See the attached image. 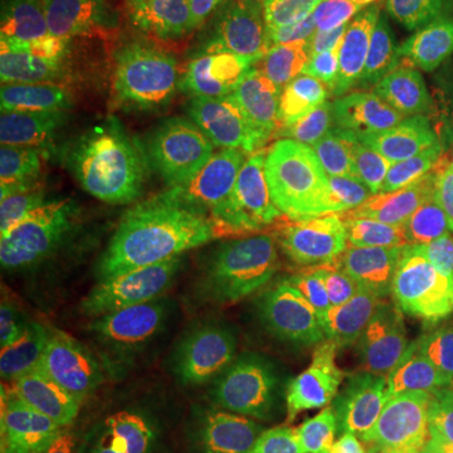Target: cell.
<instances>
[{
  "instance_id": "obj_1",
  "label": "cell",
  "mask_w": 453,
  "mask_h": 453,
  "mask_svg": "<svg viewBox=\"0 0 453 453\" xmlns=\"http://www.w3.org/2000/svg\"><path fill=\"white\" fill-rule=\"evenodd\" d=\"M292 330L285 290L225 232L154 277L134 310V333L164 378L217 408L275 398Z\"/></svg>"
},
{
  "instance_id": "obj_2",
  "label": "cell",
  "mask_w": 453,
  "mask_h": 453,
  "mask_svg": "<svg viewBox=\"0 0 453 453\" xmlns=\"http://www.w3.org/2000/svg\"><path fill=\"white\" fill-rule=\"evenodd\" d=\"M356 172L345 111L275 83L255 86L229 111L226 184L247 214L303 222L330 214Z\"/></svg>"
},
{
  "instance_id": "obj_3",
  "label": "cell",
  "mask_w": 453,
  "mask_h": 453,
  "mask_svg": "<svg viewBox=\"0 0 453 453\" xmlns=\"http://www.w3.org/2000/svg\"><path fill=\"white\" fill-rule=\"evenodd\" d=\"M295 330L340 372L365 371L428 308V290L383 237L338 234L320 244L285 290Z\"/></svg>"
},
{
  "instance_id": "obj_4",
  "label": "cell",
  "mask_w": 453,
  "mask_h": 453,
  "mask_svg": "<svg viewBox=\"0 0 453 453\" xmlns=\"http://www.w3.org/2000/svg\"><path fill=\"white\" fill-rule=\"evenodd\" d=\"M101 71L142 79L226 56L234 35L210 0H83Z\"/></svg>"
},
{
  "instance_id": "obj_5",
  "label": "cell",
  "mask_w": 453,
  "mask_h": 453,
  "mask_svg": "<svg viewBox=\"0 0 453 453\" xmlns=\"http://www.w3.org/2000/svg\"><path fill=\"white\" fill-rule=\"evenodd\" d=\"M237 453H428L421 436L363 403L342 380L270 408Z\"/></svg>"
},
{
  "instance_id": "obj_6",
  "label": "cell",
  "mask_w": 453,
  "mask_h": 453,
  "mask_svg": "<svg viewBox=\"0 0 453 453\" xmlns=\"http://www.w3.org/2000/svg\"><path fill=\"white\" fill-rule=\"evenodd\" d=\"M257 23L277 58L327 81H353L388 61L380 0H288Z\"/></svg>"
},
{
  "instance_id": "obj_7",
  "label": "cell",
  "mask_w": 453,
  "mask_h": 453,
  "mask_svg": "<svg viewBox=\"0 0 453 453\" xmlns=\"http://www.w3.org/2000/svg\"><path fill=\"white\" fill-rule=\"evenodd\" d=\"M131 244V222H3V290L86 300L109 280Z\"/></svg>"
},
{
  "instance_id": "obj_8",
  "label": "cell",
  "mask_w": 453,
  "mask_h": 453,
  "mask_svg": "<svg viewBox=\"0 0 453 453\" xmlns=\"http://www.w3.org/2000/svg\"><path fill=\"white\" fill-rule=\"evenodd\" d=\"M127 154L124 121L53 104L35 81L0 73L3 166H109Z\"/></svg>"
},
{
  "instance_id": "obj_9",
  "label": "cell",
  "mask_w": 453,
  "mask_h": 453,
  "mask_svg": "<svg viewBox=\"0 0 453 453\" xmlns=\"http://www.w3.org/2000/svg\"><path fill=\"white\" fill-rule=\"evenodd\" d=\"M340 380L363 403L418 434V426L453 398V297L423 310L375 365Z\"/></svg>"
},
{
  "instance_id": "obj_10",
  "label": "cell",
  "mask_w": 453,
  "mask_h": 453,
  "mask_svg": "<svg viewBox=\"0 0 453 453\" xmlns=\"http://www.w3.org/2000/svg\"><path fill=\"white\" fill-rule=\"evenodd\" d=\"M0 211L3 222H131L142 192L113 166H8Z\"/></svg>"
},
{
  "instance_id": "obj_11",
  "label": "cell",
  "mask_w": 453,
  "mask_h": 453,
  "mask_svg": "<svg viewBox=\"0 0 453 453\" xmlns=\"http://www.w3.org/2000/svg\"><path fill=\"white\" fill-rule=\"evenodd\" d=\"M83 340V300L71 295L3 290L0 295V395L76 372Z\"/></svg>"
},
{
  "instance_id": "obj_12",
  "label": "cell",
  "mask_w": 453,
  "mask_h": 453,
  "mask_svg": "<svg viewBox=\"0 0 453 453\" xmlns=\"http://www.w3.org/2000/svg\"><path fill=\"white\" fill-rule=\"evenodd\" d=\"M0 71L38 83H65L98 71L83 0H8Z\"/></svg>"
},
{
  "instance_id": "obj_13",
  "label": "cell",
  "mask_w": 453,
  "mask_h": 453,
  "mask_svg": "<svg viewBox=\"0 0 453 453\" xmlns=\"http://www.w3.org/2000/svg\"><path fill=\"white\" fill-rule=\"evenodd\" d=\"M357 172L386 195H451L453 104L390 113L378 124Z\"/></svg>"
},
{
  "instance_id": "obj_14",
  "label": "cell",
  "mask_w": 453,
  "mask_h": 453,
  "mask_svg": "<svg viewBox=\"0 0 453 453\" xmlns=\"http://www.w3.org/2000/svg\"><path fill=\"white\" fill-rule=\"evenodd\" d=\"M378 234L405 259L426 290L453 297V192H388L375 207Z\"/></svg>"
},
{
  "instance_id": "obj_15",
  "label": "cell",
  "mask_w": 453,
  "mask_h": 453,
  "mask_svg": "<svg viewBox=\"0 0 453 453\" xmlns=\"http://www.w3.org/2000/svg\"><path fill=\"white\" fill-rule=\"evenodd\" d=\"M91 405V383L79 371L3 398L0 453H31Z\"/></svg>"
},
{
  "instance_id": "obj_16",
  "label": "cell",
  "mask_w": 453,
  "mask_h": 453,
  "mask_svg": "<svg viewBox=\"0 0 453 453\" xmlns=\"http://www.w3.org/2000/svg\"><path fill=\"white\" fill-rule=\"evenodd\" d=\"M154 408L144 398H116L86 408L31 453H146Z\"/></svg>"
},
{
  "instance_id": "obj_17",
  "label": "cell",
  "mask_w": 453,
  "mask_h": 453,
  "mask_svg": "<svg viewBox=\"0 0 453 453\" xmlns=\"http://www.w3.org/2000/svg\"><path fill=\"white\" fill-rule=\"evenodd\" d=\"M136 81L131 76L109 73V71H94L81 79L65 83H38L41 91L58 106L68 111L106 119V121H124L131 111Z\"/></svg>"
},
{
  "instance_id": "obj_18",
  "label": "cell",
  "mask_w": 453,
  "mask_h": 453,
  "mask_svg": "<svg viewBox=\"0 0 453 453\" xmlns=\"http://www.w3.org/2000/svg\"><path fill=\"white\" fill-rule=\"evenodd\" d=\"M446 104H453V8L441 18L431 41V50L426 56V65L416 76V81L408 86L393 113Z\"/></svg>"
},
{
  "instance_id": "obj_19",
  "label": "cell",
  "mask_w": 453,
  "mask_h": 453,
  "mask_svg": "<svg viewBox=\"0 0 453 453\" xmlns=\"http://www.w3.org/2000/svg\"><path fill=\"white\" fill-rule=\"evenodd\" d=\"M446 0H380V16L386 31L388 58L411 43V38L421 31L426 20L436 13Z\"/></svg>"
},
{
  "instance_id": "obj_20",
  "label": "cell",
  "mask_w": 453,
  "mask_h": 453,
  "mask_svg": "<svg viewBox=\"0 0 453 453\" xmlns=\"http://www.w3.org/2000/svg\"><path fill=\"white\" fill-rule=\"evenodd\" d=\"M418 436L428 453H453V398L418 426Z\"/></svg>"
},
{
  "instance_id": "obj_21",
  "label": "cell",
  "mask_w": 453,
  "mask_h": 453,
  "mask_svg": "<svg viewBox=\"0 0 453 453\" xmlns=\"http://www.w3.org/2000/svg\"><path fill=\"white\" fill-rule=\"evenodd\" d=\"M255 3V13H267V11H273L277 5H282V3H288V0H252Z\"/></svg>"
}]
</instances>
